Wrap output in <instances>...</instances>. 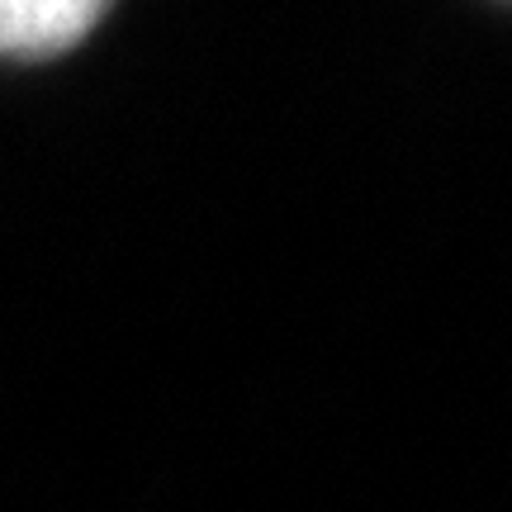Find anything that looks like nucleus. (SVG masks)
Returning <instances> with one entry per match:
<instances>
[{"instance_id":"f257e3e1","label":"nucleus","mask_w":512,"mask_h":512,"mask_svg":"<svg viewBox=\"0 0 512 512\" xmlns=\"http://www.w3.org/2000/svg\"><path fill=\"white\" fill-rule=\"evenodd\" d=\"M110 0H0V57H53L95 29Z\"/></svg>"}]
</instances>
